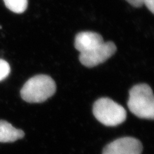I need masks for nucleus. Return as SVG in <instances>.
<instances>
[{
  "mask_svg": "<svg viewBox=\"0 0 154 154\" xmlns=\"http://www.w3.org/2000/svg\"><path fill=\"white\" fill-rule=\"evenodd\" d=\"M56 91V84L51 77L38 75L32 77L21 90L23 100L28 103H41L51 97Z\"/></svg>",
  "mask_w": 154,
  "mask_h": 154,
  "instance_id": "obj_1",
  "label": "nucleus"
},
{
  "mask_svg": "<svg viewBox=\"0 0 154 154\" xmlns=\"http://www.w3.org/2000/svg\"><path fill=\"white\" fill-rule=\"evenodd\" d=\"M128 107L137 117L153 119L154 98L152 88L146 84L134 85L130 90Z\"/></svg>",
  "mask_w": 154,
  "mask_h": 154,
  "instance_id": "obj_2",
  "label": "nucleus"
},
{
  "mask_svg": "<svg viewBox=\"0 0 154 154\" xmlns=\"http://www.w3.org/2000/svg\"><path fill=\"white\" fill-rule=\"evenodd\" d=\"M93 112L98 121L108 127H115L122 124L127 118L125 109L109 98L96 100L93 105Z\"/></svg>",
  "mask_w": 154,
  "mask_h": 154,
  "instance_id": "obj_3",
  "label": "nucleus"
},
{
  "mask_svg": "<svg viewBox=\"0 0 154 154\" xmlns=\"http://www.w3.org/2000/svg\"><path fill=\"white\" fill-rule=\"evenodd\" d=\"M116 51V46L112 42H103L102 45L88 52L80 53L79 60L81 64L92 67L103 63Z\"/></svg>",
  "mask_w": 154,
  "mask_h": 154,
  "instance_id": "obj_4",
  "label": "nucleus"
},
{
  "mask_svg": "<svg viewBox=\"0 0 154 154\" xmlns=\"http://www.w3.org/2000/svg\"><path fill=\"white\" fill-rule=\"evenodd\" d=\"M143 145L140 141L132 137L116 139L106 146L102 154H141Z\"/></svg>",
  "mask_w": 154,
  "mask_h": 154,
  "instance_id": "obj_5",
  "label": "nucleus"
},
{
  "mask_svg": "<svg viewBox=\"0 0 154 154\" xmlns=\"http://www.w3.org/2000/svg\"><path fill=\"white\" fill-rule=\"evenodd\" d=\"M102 36L93 32H82L75 37V47L80 53L92 50L103 42Z\"/></svg>",
  "mask_w": 154,
  "mask_h": 154,
  "instance_id": "obj_6",
  "label": "nucleus"
},
{
  "mask_svg": "<svg viewBox=\"0 0 154 154\" xmlns=\"http://www.w3.org/2000/svg\"><path fill=\"white\" fill-rule=\"evenodd\" d=\"M25 136L22 130L14 127L5 120L0 119V143H12Z\"/></svg>",
  "mask_w": 154,
  "mask_h": 154,
  "instance_id": "obj_7",
  "label": "nucleus"
},
{
  "mask_svg": "<svg viewBox=\"0 0 154 154\" xmlns=\"http://www.w3.org/2000/svg\"><path fill=\"white\" fill-rule=\"evenodd\" d=\"M3 2L8 9L16 14L23 13L28 7V0H3Z\"/></svg>",
  "mask_w": 154,
  "mask_h": 154,
  "instance_id": "obj_8",
  "label": "nucleus"
},
{
  "mask_svg": "<svg viewBox=\"0 0 154 154\" xmlns=\"http://www.w3.org/2000/svg\"><path fill=\"white\" fill-rule=\"evenodd\" d=\"M11 73V66L8 62L0 59V82L5 79Z\"/></svg>",
  "mask_w": 154,
  "mask_h": 154,
  "instance_id": "obj_9",
  "label": "nucleus"
},
{
  "mask_svg": "<svg viewBox=\"0 0 154 154\" xmlns=\"http://www.w3.org/2000/svg\"><path fill=\"white\" fill-rule=\"evenodd\" d=\"M143 5H144L152 14L154 13V0H143Z\"/></svg>",
  "mask_w": 154,
  "mask_h": 154,
  "instance_id": "obj_10",
  "label": "nucleus"
},
{
  "mask_svg": "<svg viewBox=\"0 0 154 154\" xmlns=\"http://www.w3.org/2000/svg\"><path fill=\"white\" fill-rule=\"evenodd\" d=\"M126 1L132 6L136 8L141 7L143 5V0H126Z\"/></svg>",
  "mask_w": 154,
  "mask_h": 154,
  "instance_id": "obj_11",
  "label": "nucleus"
}]
</instances>
